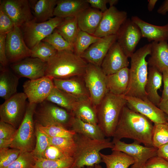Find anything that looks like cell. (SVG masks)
Masks as SVG:
<instances>
[{"label": "cell", "instance_id": "3957f363", "mask_svg": "<svg viewBox=\"0 0 168 168\" xmlns=\"http://www.w3.org/2000/svg\"><path fill=\"white\" fill-rule=\"evenodd\" d=\"M151 47V43L146 44L136 51L130 57L129 83L124 95L149 101L145 90L148 75V63L146 58L150 54Z\"/></svg>", "mask_w": 168, "mask_h": 168}, {"label": "cell", "instance_id": "7c38bea8", "mask_svg": "<svg viewBox=\"0 0 168 168\" xmlns=\"http://www.w3.org/2000/svg\"><path fill=\"white\" fill-rule=\"evenodd\" d=\"M6 54L8 62L14 63L30 57L31 49L26 45L19 27L15 26L7 34Z\"/></svg>", "mask_w": 168, "mask_h": 168}, {"label": "cell", "instance_id": "8fae6325", "mask_svg": "<svg viewBox=\"0 0 168 168\" xmlns=\"http://www.w3.org/2000/svg\"><path fill=\"white\" fill-rule=\"evenodd\" d=\"M114 144L112 151L124 152L133 157L134 163L130 168H142L150 158L157 155V148L153 147L142 146L136 141L127 143L120 140L113 139Z\"/></svg>", "mask_w": 168, "mask_h": 168}, {"label": "cell", "instance_id": "ffe728a7", "mask_svg": "<svg viewBox=\"0 0 168 168\" xmlns=\"http://www.w3.org/2000/svg\"><path fill=\"white\" fill-rule=\"evenodd\" d=\"M128 58L116 41L110 48L104 58L100 67L106 75L128 67Z\"/></svg>", "mask_w": 168, "mask_h": 168}, {"label": "cell", "instance_id": "f907efd6", "mask_svg": "<svg viewBox=\"0 0 168 168\" xmlns=\"http://www.w3.org/2000/svg\"><path fill=\"white\" fill-rule=\"evenodd\" d=\"M91 7L100 10L103 13L108 9L107 4L108 0H86Z\"/></svg>", "mask_w": 168, "mask_h": 168}, {"label": "cell", "instance_id": "c3c4849f", "mask_svg": "<svg viewBox=\"0 0 168 168\" xmlns=\"http://www.w3.org/2000/svg\"><path fill=\"white\" fill-rule=\"evenodd\" d=\"M145 168H168V161L156 156L149 159L146 163Z\"/></svg>", "mask_w": 168, "mask_h": 168}, {"label": "cell", "instance_id": "cb8c5ba5", "mask_svg": "<svg viewBox=\"0 0 168 168\" xmlns=\"http://www.w3.org/2000/svg\"><path fill=\"white\" fill-rule=\"evenodd\" d=\"M90 6L86 0H57L54 15L62 18L77 16Z\"/></svg>", "mask_w": 168, "mask_h": 168}, {"label": "cell", "instance_id": "ba28073f", "mask_svg": "<svg viewBox=\"0 0 168 168\" xmlns=\"http://www.w3.org/2000/svg\"><path fill=\"white\" fill-rule=\"evenodd\" d=\"M83 77L89 92L90 99L96 107L109 92L106 75L100 67L88 63Z\"/></svg>", "mask_w": 168, "mask_h": 168}, {"label": "cell", "instance_id": "4316f807", "mask_svg": "<svg viewBox=\"0 0 168 168\" xmlns=\"http://www.w3.org/2000/svg\"><path fill=\"white\" fill-rule=\"evenodd\" d=\"M162 81V73L154 68L149 67L145 90L148 100L157 106L161 99L158 91L161 88Z\"/></svg>", "mask_w": 168, "mask_h": 168}, {"label": "cell", "instance_id": "f6af8a7d", "mask_svg": "<svg viewBox=\"0 0 168 168\" xmlns=\"http://www.w3.org/2000/svg\"><path fill=\"white\" fill-rule=\"evenodd\" d=\"M71 157L65 153L57 147L49 144L44 152L42 157L49 160H62Z\"/></svg>", "mask_w": 168, "mask_h": 168}, {"label": "cell", "instance_id": "484cf974", "mask_svg": "<svg viewBox=\"0 0 168 168\" xmlns=\"http://www.w3.org/2000/svg\"><path fill=\"white\" fill-rule=\"evenodd\" d=\"M129 81V68L128 67L106 75L107 84L109 92L117 95H124L128 88Z\"/></svg>", "mask_w": 168, "mask_h": 168}, {"label": "cell", "instance_id": "6f0895ef", "mask_svg": "<svg viewBox=\"0 0 168 168\" xmlns=\"http://www.w3.org/2000/svg\"><path fill=\"white\" fill-rule=\"evenodd\" d=\"M157 0H149L148 1L147 9L149 12H152L154 9Z\"/></svg>", "mask_w": 168, "mask_h": 168}, {"label": "cell", "instance_id": "680465c9", "mask_svg": "<svg viewBox=\"0 0 168 168\" xmlns=\"http://www.w3.org/2000/svg\"><path fill=\"white\" fill-rule=\"evenodd\" d=\"M118 1V0H108V3L110 7H112L117 4Z\"/></svg>", "mask_w": 168, "mask_h": 168}, {"label": "cell", "instance_id": "f1b7e54d", "mask_svg": "<svg viewBox=\"0 0 168 168\" xmlns=\"http://www.w3.org/2000/svg\"><path fill=\"white\" fill-rule=\"evenodd\" d=\"M71 130L76 133L96 140L105 139V136L98 124H95L83 121L73 116L70 123Z\"/></svg>", "mask_w": 168, "mask_h": 168}, {"label": "cell", "instance_id": "681fc988", "mask_svg": "<svg viewBox=\"0 0 168 168\" xmlns=\"http://www.w3.org/2000/svg\"><path fill=\"white\" fill-rule=\"evenodd\" d=\"M7 34H0V62L1 66L7 67L8 64L6 50V39Z\"/></svg>", "mask_w": 168, "mask_h": 168}, {"label": "cell", "instance_id": "60d3db41", "mask_svg": "<svg viewBox=\"0 0 168 168\" xmlns=\"http://www.w3.org/2000/svg\"><path fill=\"white\" fill-rule=\"evenodd\" d=\"M42 41L49 43L58 51L68 50L74 52L73 45L64 39L58 33L56 28Z\"/></svg>", "mask_w": 168, "mask_h": 168}, {"label": "cell", "instance_id": "d6986e66", "mask_svg": "<svg viewBox=\"0 0 168 168\" xmlns=\"http://www.w3.org/2000/svg\"><path fill=\"white\" fill-rule=\"evenodd\" d=\"M116 35L101 38L91 44L81 56L88 63L100 67L103 60L112 45L116 41Z\"/></svg>", "mask_w": 168, "mask_h": 168}, {"label": "cell", "instance_id": "7bdbcfd3", "mask_svg": "<svg viewBox=\"0 0 168 168\" xmlns=\"http://www.w3.org/2000/svg\"><path fill=\"white\" fill-rule=\"evenodd\" d=\"M35 128L36 144L35 147L32 151L37 158H40L42 157L49 144L48 137L41 132L36 126Z\"/></svg>", "mask_w": 168, "mask_h": 168}, {"label": "cell", "instance_id": "1f68e13d", "mask_svg": "<svg viewBox=\"0 0 168 168\" xmlns=\"http://www.w3.org/2000/svg\"><path fill=\"white\" fill-rule=\"evenodd\" d=\"M100 154L105 168H128L134 163L133 157L120 151H113L109 155L100 152Z\"/></svg>", "mask_w": 168, "mask_h": 168}, {"label": "cell", "instance_id": "9f6ffc18", "mask_svg": "<svg viewBox=\"0 0 168 168\" xmlns=\"http://www.w3.org/2000/svg\"><path fill=\"white\" fill-rule=\"evenodd\" d=\"M13 139H0V149L10 147Z\"/></svg>", "mask_w": 168, "mask_h": 168}, {"label": "cell", "instance_id": "d590c367", "mask_svg": "<svg viewBox=\"0 0 168 168\" xmlns=\"http://www.w3.org/2000/svg\"><path fill=\"white\" fill-rule=\"evenodd\" d=\"M57 51L51 44L42 41L31 49L30 57L38 58L47 63Z\"/></svg>", "mask_w": 168, "mask_h": 168}, {"label": "cell", "instance_id": "4fadbf2b", "mask_svg": "<svg viewBox=\"0 0 168 168\" xmlns=\"http://www.w3.org/2000/svg\"><path fill=\"white\" fill-rule=\"evenodd\" d=\"M0 9L3 11L12 20L14 25L19 27L26 23L35 21L29 1L2 0Z\"/></svg>", "mask_w": 168, "mask_h": 168}, {"label": "cell", "instance_id": "30bf717a", "mask_svg": "<svg viewBox=\"0 0 168 168\" xmlns=\"http://www.w3.org/2000/svg\"><path fill=\"white\" fill-rule=\"evenodd\" d=\"M27 99L23 92L17 93L5 100L0 106V120L16 128L24 117L27 104Z\"/></svg>", "mask_w": 168, "mask_h": 168}, {"label": "cell", "instance_id": "d6a6232c", "mask_svg": "<svg viewBox=\"0 0 168 168\" xmlns=\"http://www.w3.org/2000/svg\"><path fill=\"white\" fill-rule=\"evenodd\" d=\"M78 100L72 95L55 86L46 99L71 113Z\"/></svg>", "mask_w": 168, "mask_h": 168}, {"label": "cell", "instance_id": "7a4b0ae2", "mask_svg": "<svg viewBox=\"0 0 168 168\" xmlns=\"http://www.w3.org/2000/svg\"><path fill=\"white\" fill-rule=\"evenodd\" d=\"M88 63L72 51H58L47 63L45 76L53 79L83 77Z\"/></svg>", "mask_w": 168, "mask_h": 168}, {"label": "cell", "instance_id": "d4e9b609", "mask_svg": "<svg viewBox=\"0 0 168 168\" xmlns=\"http://www.w3.org/2000/svg\"><path fill=\"white\" fill-rule=\"evenodd\" d=\"M103 12L90 7L77 17L79 28L81 30L93 35L101 19Z\"/></svg>", "mask_w": 168, "mask_h": 168}, {"label": "cell", "instance_id": "603a6c76", "mask_svg": "<svg viewBox=\"0 0 168 168\" xmlns=\"http://www.w3.org/2000/svg\"><path fill=\"white\" fill-rule=\"evenodd\" d=\"M151 44L150 56L147 61L148 65L161 73L168 70V41L152 42Z\"/></svg>", "mask_w": 168, "mask_h": 168}, {"label": "cell", "instance_id": "ac0fdd59", "mask_svg": "<svg viewBox=\"0 0 168 168\" xmlns=\"http://www.w3.org/2000/svg\"><path fill=\"white\" fill-rule=\"evenodd\" d=\"M46 65V62L38 58L29 57L13 63L10 67L19 78L32 80L45 76Z\"/></svg>", "mask_w": 168, "mask_h": 168}, {"label": "cell", "instance_id": "8d00e7d4", "mask_svg": "<svg viewBox=\"0 0 168 168\" xmlns=\"http://www.w3.org/2000/svg\"><path fill=\"white\" fill-rule=\"evenodd\" d=\"M39 130L48 137L73 138L76 133L71 129L59 125L43 126L36 123Z\"/></svg>", "mask_w": 168, "mask_h": 168}, {"label": "cell", "instance_id": "91938a15", "mask_svg": "<svg viewBox=\"0 0 168 168\" xmlns=\"http://www.w3.org/2000/svg\"><path fill=\"white\" fill-rule=\"evenodd\" d=\"M94 167V168H102L101 166L99 165V164H96L95 165Z\"/></svg>", "mask_w": 168, "mask_h": 168}, {"label": "cell", "instance_id": "8992f818", "mask_svg": "<svg viewBox=\"0 0 168 168\" xmlns=\"http://www.w3.org/2000/svg\"><path fill=\"white\" fill-rule=\"evenodd\" d=\"M38 104L39 106L37 108L36 107L34 114L36 123L43 126L69 127L73 116L71 113L46 100Z\"/></svg>", "mask_w": 168, "mask_h": 168}, {"label": "cell", "instance_id": "ab89813d", "mask_svg": "<svg viewBox=\"0 0 168 168\" xmlns=\"http://www.w3.org/2000/svg\"><path fill=\"white\" fill-rule=\"evenodd\" d=\"M74 161L73 157L55 160L37 158L33 168H71Z\"/></svg>", "mask_w": 168, "mask_h": 168}, {"label": "cell", "instance_id": "f35d334b", "mask_svg": "<svg viewBox=\"0 0 168 168\" xmlns=\"http://www.w3.org/2000/svg\"><path fill=\"white\" fill-rule=\"evenodd\" d=\"M49 144L53 145L67 156L72 157L76 151V144L73 138L48 137Z\"/></svg>", "mask_w": 168, "mask_h": 168}, {"label": "cell", "instance_id": "f5cc1de1", "mask_svg": "<svg viewBox=\"0 0 168 168\" xmlns=\"http://www.w3.org/2000/svg\"><path fill=\"white\" fill-rule=\"evenodd\" d=\"M157 156L168 161V143L157 148Z\"/></svg>", "mask_w": 168, "mask_h": 168}, {"label": "cell", "instance_id": "9c48e42d", "mask_svg": "<svg viewBox=\"0 0 168 168\" xmlns=\"http://www.w3.org/2000/svg\"><path fill=\"white\" fill-rule=\"evenodd\" d=\"M63 19L55 16L44 22L34 21L22 26L20 28L26 45L30 49H32L51 34Z\"/></svg>", "mask_w": 168, "mask_h": 168}, {"label": "cell", "instance_id": "ee69618b", "mask_svg": "<svg viewBox=\"0 0 168 168\" xmlns=\"http://www.w3.org/2000/svg\"><path fill=\"white\" fill-rule=\"evenodd\" d=\"M21 152V150L14 148L0 149V168H5L13 163Z\"/></svg>", "mask_w": 168, "mask_h": 168}, {"label": "cell", "instance_id": "836d02e7", "mask_svg": "<svg viewBox=\"0 0 168 168\" xmlns=\"http://www.w3.org/2000/svg\"><path fill=\"white\" fill-rule=\"evenodd\" d=\"M56 29L64 39L73 45L79 30L77 17L64 18Z\"/></svg>", "mask_w": 168, "mask_h": 168}, {"label": "cell", "instance_id": "816d5d0a", "mask_svg": "<svg viewBox=\"0 0 168 168\" xmlns=\"http://www.w3.org/2000/svg\"><path fill=\"white\" fill-rule=\"evenodd\" d=\"M163 89L161 96V99H168V70L164 71L162 72Z\"/></svg>", "mask_w": 168, "mask_h": 168}, {"label": "cell", "instance_id": "6da1fadb", "mask_svg": "<svg viewBox=\"0 0 168 168\" xmlns=\"http://www.w3.org/2000/svg\"><path fill=\"white\" fill-rule=\"evenodd\" d=\"M153 127L152 122L148 118L126 105L122 110L112 137L120 140L128 138L146 146L153 147Z\"/></svg>", "mask_w": 168, "mask_h": 168}, {"label": "cell", "instance_id": "277c9868", "mask_svg": "<svg viewBox=\"0 0 168 168\" xmlns=\"http://www.w3.org/2000/svg\"><path fill=\"white\" fill-rule=\"evenodd\" d=\"M76 151L73 166L79 168L94 167L96 164L102 162L100 151L106 148L112 149L114 146L110 138L96 140L82 134L76 133L74 137Z\"/></svg>", "mask_w": 168, "mask_h": 168}, {"label": "cell", "instance_id": "7402d4cb", "mask_svg": "<svg viewBox=\"0 0 168 168\" xmlns=\"http://www.w3.org/2000/svg\"><path fill=\"white\" fill-rule=\"evenodd\" d=\"M53 81L55 87L78 100L90 98L89 92L83 77L65 79H53Z\"/></svg>", "mask_w": 168, "mask_h": 168}, {"label": "cell", "instance_id": "6125c7cd", "mask_svg": "<svg viewBox=\"0 0 168 168\" xmlns=\"http://www.w3.org/2000/svg\"><path fill=\"white\" fill-rule=\"evenodd\" d=\"M79 168L78 167L76 166H73L72 168Z\"/></svg>", "mask_w": 168, "mask_h": 168}, {"label": "cell", "instance_id": "7dc6e473", "mask_svg": "<svg viewBox=\"0 0 168 168\" xmlns=\"http://www.w3.org/2000/svg\"><path fill=\"white\" fill-rule=\"evenodd\" d=\"M17 129L12 125L0 121V139H14Z\"/></svg>", "mask_w": 168, "mask_h": 168}, {"label": "cell", "instance_id": "be15d7a7", "mask_svg": "<svg viewBox=\"0 0 168 168\" xmlns=\"http://www.w3.org/2000/svg\"><path fill=\"white\" fill-rule=\"evenodd\" d=\"M83 168H92V167H84Z\"/></svg>", "mask_w": 168, "mask_h": 168}, {"label": "cell", "instance_id": "94428289", "mask_svg": "<svg viewBox=\"0 0 168 168\" xmlns=\"http://www.w3.org/2000/svg\"><path fill=\"white\" fill-rule=\"evenodd\" d=\"M166 118L167 121V122L168 123V115H166Z\"/></svg>", "mask_w": 168, "mask_h": 168}, {"label": "cell", "instance_id": "2e32d148", "mask_svg": "<svg viewBox=\"0 0 168 168\" xmlns=\"http://www.w3.org/2000/svg\"><path fill=\"white\" fill-rule=\"evenodd\" d=\"M54 86L53 79L45 76L26 81L23 85L29 102L36 104L46 100Z\"/></svg>", "mask_w": 168, "mask_h": 168}, {"label": "cell", "instance_id": "e575fe53", "mask_svg": "<svg viewBox=\"0 0 168 168\" xmlns=\"http://www.w3.org/2000/svg\"><path fill=\"white\" fill-rule=\"evenodd\" d=\"M100 38L82 31L79 29L73 44L74 52L81 56L91 44L98 41Z\"/></svg>", "mask_w": 168, "mask_h": 168}, {"label": "cell", "instance_id": "5bb4252c", "mask_svg": "<svg viewBox=\"0 0 168 168\" xmlns=\"http://www.w3.org/2000/svg\"><path fill=\"white\" fill-rule=\"evenodd\" d=\"M127 12L110 7L103 15L99 25L93 35L99 38L116 35L127 18Z\"/></svg>", "mask_w": 168, "mask_h": 168}, {"label": "cell", "instance_id": "74e56055", "mask_svg": "<svg viewBox=\"0 0 168 168\" xmlns=\"http://www.w3.org/2000/svg\"><path fill=\"white\" fill-rule=\"evenodd\" d=\"M152 141V146L157 148L168 143V123L154 124Z\"/></svg>", "mask_w": 168, "mask_h": 168}, {"label": "cell", "instance_id": "9a60e30c", "mask_svg": "<svg viewBox=\"0 0 168 168\" xmlns=\"http://www.w3.org/2000/svg\"><path fill=\"white\" fill-rule=\"evenodd\" d=\"M116 41L128 58L136 51V47L142 38L141 30L131 19L127 18L116 34Z\"/></svg>", "mask_w": 168, "mask_h": 168}, {"label": "cell", "instance_id": "4dcf8cb0", "mask_svg": "<svg viewBox=\"0 0 168 168\" xmlns=\"http://www.w3.org/2000/svg\"><path fill=\"white\" fill-rule=\"evenodd\" d=\"M32 2V7L35 22H44L54 16V11L57 0H39Z\"/></svg>", "mask_w": 168, "mask_h": 168}, {"label": "cell", "instance_id": "11a10c76", "mask_svg": "<svg viewBox=\"0 0 168 168\" xmlns=\"http://www.w3.org/2000/svg\"><path fill=\"white\" fill-rule=\"evenodd\" d=\"M166 115H168V99H161V100L157 106Z\"/></svg>", "mask_w": 168, "mask_h": 168}, {"label": "cell", "instance_id": "e7e4bbea", "mask_svg": "<svg viewBox=\"0 0 168 168\" xmlns=\"http://www.w3.org/2000/svg\"><path fill=\"white\" fill-rule=\"evenodd\" d=\"M144 168V167H143V168Z\"/></svg>", "mask_w": 168, "mask_h": 168}, {"label": "cell", "instance_id": "b9f144b4", "mask_svg": "<svg viewBox=\"0 0 168 168\" xmlns=\"http://www.w3.org/2000/svg\"><path fill=\"white\" fill-rule=\"evenodd\" d=\"M36 159L32 151L21 152L17 159L5 168H33Z\"/></svg>", "mask_w": 168, "mask_h": 168}, {"label": "cell", "instance_id": "e0dca14e", "mask_svg": "<svg viewBox=\"0 0 168 168\" xmlns=\"http://www.w3.org/2000/svg\"><path fill=\"white\" fill-rule=\"evenodd\" d=\"M122 96L129 108L145 116L154 124L168 123L165 114L152 103L135 97Z\"/></svg>", "mask_w": 168, "mask_h": 168}, {"label": "cell", "instance_id": "5b68a950", "mask_svg": "<svg viewBox=\"0 0 168 168\" xmlns=\"http://www.w3.org/2000/svg\"><path fill=\"white\" fill-rule=\"evenodd\" d=\"M127 101L122 95L108 92L96 107L98 124L106 137H112Z\"/></svg>", "mask_w": 168, "mask_h": 168}, {"label": "cell", "instance_id": "44dd1931", "mask_svg": "<svg viewBox=\"0 0 168 168\" xmlns=\"http://www.w3.org/2000/svg\"><path fill=\"white\" fill-rule=\"evenodd\" d=\"M131 20L140 29L142 38L149 42H160L168 40V23L165 25H154L142 20L137 16H133Z\"/></svg>", "mask_w": 168, "mask_h": 168}, {"label": "cell", "instance_id": "f546056e", "mask_svg": "<svg viewBox=\"0 0 168 168\" xmlns=\"http://www.w3.org/2000/svg\"><path fill=\"white\" fill-rule=\"evenodd\" d=\"M72 113L74 117L84 122L98 124L96 108L90 98L78 100L74 107Z\"/></svg>", "mask_w": 168, "mask_h": 168}, {"label": "cell", "instance_id": "83f0119b", "mask_svg": "<svg viewBox=\"0 0 168 168\" xmlns=\"http://www.w3.org/2000/svg\"><path fill=\"white\" fill-rule=\"evenodd\" d=\"M19 77L7 67L0 66V96L7 100L16 94Z\"/></svg>", "mask_w": 168, "mask_h": 168}, {"label": "cell", "instance_id": "bcb514c9", "mask_svg": "<svg viewBox=\"0 0 168 168\" xmlns=\"http://www.w3.org/2000/svg\"><path fill=\"white\" fill-rule=\"evenodd\" d=\"M14 26L10 17L0 9V34H7L12 30Z\"/></svg>", "mask_w": 168, "mask_h": 168}, {"label": "cell", "instance_id": "db71d44e", "mask_svg": "<svg viewBox=\"0 0 168 168\" xmlns=\"http://www.w3.org/2000/svg\"><path fill=\"white\" fill-rule=\"evenodd\" d=\"M168 12V0H165L158 8L157 12L160 14L165 15Z\"/></svg>", "mask_w": 168, "mask_h": 168}, {"label": "cell", "instance_id": "52a82bcc", "mask_svg": "<svg viewBox=\"0 0 168 168\" xmlns=\"http://www.w3.org/2000/svg\"><path fill=\"white\" fill-rule=\"evenodd\" d=\"M37 104L28 103L24 117L10 146L22 152L33 150L35 131L34 116Z\"/></svg>", "mask_w": 168, "mask_h": 168}]
</instances>
